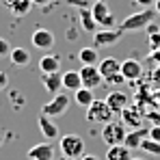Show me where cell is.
<instances>
[{
  "mask_svg": "<svg viewBox=\"0 0 160 160\" xmlns=\"http://www.w3.org/2000/svg\"><path fill=\"white\" fill-rule=\"evenodd\" d=\"M152 80H154V82H158V84H160V65L156 67V72L152 74Z\"/></svg>",
  "mask_w": 160,
  "mask_h": 160,
  "instance_id": "obj_35",
  "label": "cell"
},
{
  "mask_svg": "<svg viewBox=\"0 0 160 160\" xmlns=\"http://www.w3.org/2000/svg\"><path fill=\"white\" fill-rule=\"evenodd\" d=\"M58 147L65 158H80L84 154V138L80 134H65L58 138Z\"/></svg>",
  "mask_w": 160,
  "mask_h": 160,
  "instance_id": "obj_3",
  "label": "cell"
},
{
  "mask_svg": "<svg viewBox=\"0 0 160 160\" xmlns=\"http://www.w3.org/2000/svg\"><path fill=\"white\" fill-rule=\"evenodd\" d=\"M9 87V76H7V72H0V91H4Z\"/></svg>",
  "mask_w": 160,
  "mask_h": 160,
  "instance_id": "obj_31",
  "label": "cell"
},
{
  "mask_svg": "<svg viewBox=\"0 0 160 160\" xmlns=\"http://www.w3.org/2000/svg\"><path fill=\"white\" fill-rule=\"evenodd\" d=\"M80 26L84 28L87 32H98L100 26H98V22L93 20V15H91V11H87V9H80Z\"/></svg>",
  "mask_w": 160,
  "mask_h": 160,
  "instance_id": "obj_24",
  "label": "cell"
},
{
  "mask_svg": "<svg viewBox=\"0 0 160 160\" xmlns=\"http://www.w3.org/2000/svg\"><path fill=\"white\" fill-rule=\"evenodd\" d=\"M121 76L126 78V82H134L143 76V65L136 58H126L121 61Z\"/></svg>",
  "mask_w": 160,
  "mask_h": 160,
  "instance_id": "obj_11",
  "label": "cell"
},
{
  "mask_svg": "<svg viewBox=\"0 0 160 160\" xmlns=\"http://www.w3.org/2000/svg\"><path fill=\"white\" fill-rule=\"evenodd\" d=\"M152 119H154V126H160V112H152Z\"/></svg>",
  "mask_w": 160,
  "mask_h": 160,
  "instance_id": "obj_36",
  "label": "cell"
},
{
  "mask_svg": "<svg viewBox=\"0 0 160 160\" xmlns=\"http://www.w3.org/2000/svg\"><path fill=\"white\" fill-rule=\"evenodd\" d=\"M138 149H143V152H147V154H152V156H160V143L154 141V138H149V136L143 138V143H141Z\"/></svg>",
  "mask_w": 160,
  "mask_h": 160,
  "instance_id": "obj_26",
  "label": "cell"
},
{
  "mask_svg": "<svg viewBox=\"0 0 160 160\" xmlns=\"http://www.w3.org/2000/svg\"><path fill=\"white\" fill-rule=\"evenodd\" d=\"M78 58L82 65H98V48H82L78 50Z\"/></svg>",
  "mask_w": 160,
  "mask_h": 160,
  "instance_id": "obj_25",
  "label": "cell"
},
{
  "mask_svg": "<svg viewBox=\"0 0 160 160\" xmlns=\"http://www.w3.org/2000/svg\"><path fill=\"white\" fill-rule=\"evenodd\" d=\"M69 104H72V98L67 93H56V95H52V100L48 104H43V110L41 112L48 115V117H58V115L67 112Z\"/></svg>",
  "mask_w": 160,
  "mask_h": 160,
  "instance_id": "obj_5",
  "label": "cell"
},
{
  "mask_svg": "<svg viewBox=\"0 0 160 160\" xmlns=\"http://www.w3.org/2000/svg\"><path fill=\"white\" fill-rule=\"evenodd\" d=\"M82 87V78H80L78 69H67L63 74V89L65 91H78Z\"/></svg>",
  "mask_w": 160,
  "mask_h": 160,
  "instance_id": "obj_18",
  "label": "cell"
},
{
  "mask_svg": "<svg viewBox=\"0 0 160 160\" xmlns=\"http://www.w3.org/2000/svg\"><path fill=\"white\" fill-rule=\"evenodd\" d=\"M147 136L160 143V126H152V128H149V134H147Z\"/></svg>",
  "mask_w": 160,
  "mask_h": 160,
  "instance_id": "obj_30",
  "label": "cell"
},
{
  "mask_svg": "<svg viewBox=\"0 0 160 160\" xmlns=\"http://www.w3.org/2000/svg\"><path fill=\"white\" fill-rule=\"evenodd\" d=\"M106 160H132V149L126 145H112L106 152Z\"/></svg>",
  "mask_w": 160,
  "mask_h": 160,
  "instance_id": "obj_21",
  "label": "cell"
},
{
  "mask_svg": "<svg viewBox=\"0 0 160 160\" xmlns=\"http://www.w3.org/2000/svg\"><path fill=\"white\" fill-rule=\"evenodd\" d=\"M41 84H43V89L48 93L56 95L63 89V74L61 72H56V74H41Z\"/></svg>",
  "mask_w": 160,
  "mask_h": 160,
  "instance_id": "obj_13",
  "label": "cell"
},
{
  "mask_svg": "<svg viewBox=\"0 0 160 160\" xmlns=\"http://www.w3.org/2000/svg\"><path fill=\"white\" fill-rule=\"evenodd\" d=\"M132 160H143V158H132Z\"/></svg>",
  "mask_w": 160,
  "mask_h": 160,
  "instance_id": "obj_43",
  "label": "cell"
},
{
  "mask_svg": "<svg viewBox=\"0 0 160 160\" xmlns=\"http://www.w3.org/2000/svg\"><path fill=\"white\" fill-rule=\"evenodd\" d=\"M67 2H69V4H76V7H80V4H82L84 0H67Z\"/></svg>",
  "mask_w": 160,
  "mask_h": 160,
  "instance_id": "obj_39",
  "label": "cell"
},
{
  "mask_svg": "<svg viewBox=\"0 0 160 160\" xmlns=\"http://www.w3.org/2000/svg\"><path fill=\"white\" fill-rule=\"evenodd\" d=\"M30 41L37 50H50L54 46V32L50 28H37L32 35H30Z\"/></svg>",
  "mask_w": 160,
  "mask_h": 160,
  "instance_id": "obj_10",
  "label": "cell"
},
{
  "mask_svg": "<svg viewBox=\"0 0 160 160\" xmlns=\"http://www.w3.org/2000/svg\"><path fill=\"white\" fill-rule=\"evenodd\" d=\"M30 160H54V147L52 143H39V145H32L26 154Z\"/></svg>",
  "mask_w": 160,
  "mask_h": 160,
  "instance_id": "obj_12",
  "label": "cell"
},
{
  "mask_svg": "<svg viewBox=\"0 0 160 160\" xmlns=\"http://www.w3.org/2000/svg\"><path fill=\"white\" fill-rule=\"evenodd\" d=\"M9 58H11V63H13V65L24 67V65H28V63H30V52H28L26 48H11Z\"/></svg>",
  "mask_w": 160,
  "mask_h": 160,
  "instance_id": "obj_22",
  "label": "cell"
},
{
  "mask_svg": "<svg viewBox=\"0 0 160 160\" xmlns=\"http://www.w3.org/2000/svg\"><path fill=\"white\" fill-rule=\"evenodd\" d=\"M123 37L121 28H100L98 32H93V48H106L117 43Z\"/></svg>",
  "mask_w": 160,
  "mask_h": 160,
  "instance_id": "obj_6",
  "label": "cell"
},
{
  "mask_svg": "<svg viewBox=\"0 0 160 160\" xmlns=\"http://www.w3.org/2000/svg\"><path fill=\"white\" fill-rule=\"evenodd\" d=\"M2 143H4V138H2V134H0V147H2Z\"/></svg>",
  "mask_w": 160,
  "mask_h": 160,
  "instance_id": "obj_41",
  "label": "cell"
},
{
  "mask_svg": "<svg viewBox=\"0 0 160 160\" xmlns=\"http://www.w3.org/2000/svg\"><path fill=\"white\" fill-rule=\"evenodd\" d=\"M39 69H41V74H56V72H61V56L58 54H43L39 58Z\"/></svg>",
  "mask_w": 160,
  "mask_h": 160,
  "instance_id": "obj_14",
  "label": "cell"
},
{
  "mask_svg": "<svg viewBox=\"0 0 160 160\" xmlns=\"http://www.w3.org/2000/svg\"><path fill=\"white\" fill-rule=\"evenodd\" d=\"M134 2H136L138 7H143V9H152L156 0H134Z\"/></svg>",
  "mask_w": 160,
  "mask_h": 160,
  "instance_id": "obj_32",
  "label": "cell"
},
{
  "mask_svg": "<svg viewBox=\"0 0 160 160\" xmlns=\"http://www.w3.org/2000/svg\"><path fill=\"white\" fill-rule=\"evenodd\" d=\"M112 117H115V112L110 110L106 100H93V104L87 108V119L91 123H102L104 126L108 121H112Z\"/></svg>",
  "mask_w": 160,
  "mask_h": 160,
  "instance_id": "obj_4",
  "label": "cell"
},
{
  "mask_svg": "<svg viewBox=\"0 0 160 160\" xmlns=\"http://www.w3.org/2000/svg\"><path fill=\"white\" fill-rule=\"evenodd\" d=\"M158 13H156V9L152 7V9H141V11H136L132 15H128V18H123V22L119 24V28L126 32V30H141V28H147L152 22H154V18H156Z\"/></svg>",
  "mask_w": 160,
  "mask_h": 160,
  "instance_id": "obj_1",
  "label": "cell"
},
{
  "mask_svg": "<svg viewBox=\"0 0 160 160\" xmlns=\"http://www.w3.org/2000/svg\"><path fill=\"white\" fill-rule=\"evenodd\" d=\"M78 160H100V156H95V154H82Z\"/></svg>",
  "mask_w": 160,
  "mask_h": 160,
  "instance_id": "obj_34",
  "label": "cell"
},
{
  "mask_svg": "<svg viewBox=\"0 0 160 160\" xmlns=\"http://www.w3.org/2000/svg\"><path fill=\"white\" fill-rule=\"evenodd\" d=\"M78 72L82 78V87H87V89H98L104 84V78H102L98 65H82V69H78Z\"/></svg>",
  "mask_w": 160,
  "mask_h": 160,
  "instance_id": "obj_8",
  "label": "cell"
},
{
  "mask_svg": "<svg viewBox=\"0 0 160 160\" xmlns=\"http://www.w3.org/2000/svg\"><path fill=\"white\" fill-rule=\"evenodd\" d=\"M149 61H154L156 65H160V48H158V50H152V52H149Z\"/></svg>",
  "mask_w": 160,
  "mask_h": 160,
  "instance_id": "obj_33",
  "label": "cell"
},
{
  "mask_svg": "<svg viewBox=\"0 0 160 160\" xmlns=\"http://www.w3.org/2000/svg\"><path fill=\"white\" fill-rule=\"evenodd\" d=\"M35 4H32V0H15L7 11L11 13V15H15V18H22V15H26L30 13V9H32Z\"/></svg>",
  "mask_w": 160,
  "mask_h": 160,
  "instance_id": "obj_23",
  "label": "cell"
},
{
  "mask_svg": "<svg viewBox=\"0 0 160 160\" xmlns=\"http://www.w3.org/2000/svg\"><path fill=\"white\" fill-rule=\"evenodd\" d=\"M0 2H2V7H4V9H9V7H11L15 0H0Z\"/></svg>",
  "mask_w": 160,
  "mask_h": 160,
  "instance_id": "obj_38",
  "label": "cell"
},
{
  "mask_svg": "<svg viewBox=\"0 0 160 160\" xmlns=\"http://www.w3.org/2000/svg\"><path fill=\"white\" fill-rule=\"evenodd\" d=\"M154 9H156V13L160 15V0H156V2H154Z\"/></svg>",
  "mask_w": 160,
  "mask_h": 160,
  "instance_id": "obj_40",
  "label": "cell"
},
{
  "mask_svg": "<svg viewBox=\"0 0 160 160\" xmlns=\"http://www.w3.org/2000/svg\"><path fill=\"white\" fill-rule=\"evenodd\" d=\"M37 123H39V130H41V134H43V138H48V141L58 138V128H56V123H54L48 115L41 112L39 119H37Z\"/></svg>",
  "mask_w": 160,
  "mask_h": 160,
  "instance_id": "obj_16",
  "label": "cell"
},
{
  "mask_svg": "<svg viewBox=\"0 0 160 160\" xmlns=\"http://www.w3.org/2000/svg\"><path fill=\"white\" fill-rule=\"evenodd\" d=\"M91 15L98 22V26H102V28H112V24H115V15L110 13L106 0H98L93 4V9H91Z\"/></svg>",
  "mask_w": 160,
  "mask_h": 160,
  "instance_id": "obj_7",
  "label": "cell"
},
{
  "mask_svg": "<svg viewBox=\"0 0 160 160\" xmlns=\"http://www.w3.org/2000/svg\"><path fill=\"white\" fill-rule=\"evenodd\" d=\"M95 2H98V0H95Z\"/></svg>",
  "mask_w": 160,
  "mask_h": 160,
  "instance_id": "obj_44",
  "label": "cell"
},
{
  "mask_svg": "<svg viewBox=\"0 0 160 160\" xmlns=\"http://www.w3.org/2000/svg\"><path fill=\"white\" fill-rule=\"evenodd\" d=\"M9 54H11V43L0 37V58H2V56H9Z\"/></svg>",
  "mask_w": 160,
  "mask_h": 160,
  "instance_id": "obj_28",
  "label": "cell"
},
{
  "mask_svg": "<svg viewBox=\"0 0 160 160\" xmlns=\"http://www.w3.org/2000/svg\"><path fill=\"white\" fill-rule=\"evenodd\" d=\"M149 134V128H136V130H128L126 134V138H123V145L128 147V149H136V147H141V143H143V138Z\"/></svg>",
  "mask_w": 160,
  "mask_h": 160,
  "instance_id": "obj_17",
  "label": "cell"
},
{
  "mask_svg": "<svg viewBox=\"0 0 160 160\" xmlns=\"http://www.w3.org/2000/svg\"><path fill=\"white\" fill-rule=\"evenodd\" d=\"M61 160H78V158H65V156H63V158H61Z\"/></svg>",
  "mask_w": 160,
  "mask_h": 160,
  "instance_id": "obj_42",
  "label": "cell"
},
{
  "mask_svg": "<svg viewBox=\"0 0 160 160\" xmlns=\"http://www.w3.org/2000/svg\"><path fill=\"white\" fill-rule=\"evenodd\" d=\"M121 121H123V126L126 128H130V130H136V128H141V115L134 110L132 106H128L123 112H121Z\"/></svg>",
  "mask_w": 160,
  "mask_h": 160,
  "instance_id": "obj_20",
  "label": "cell"
},
{
  "mask_svg": "<svg viewBox=\"0 0 160 160\" xmlns=\"http://www.w3.org/2000/svg\"><path fill=\"white\" fill-rule=\"evenodd\" d=\"M126 82V78L121 76V74H117V76H110V78L104 80V84H110V87H115V84H123Z\"/></svg>",
  "mask_w": 160,
  "mask_h": 160,
  "instance_id": "obj_29",
  "label": "cell"
},
{
  "mask_svg": "<svg viewBox=\"0 0 160 160\" xmlns=\"http://www.w3.org/2000/svg\"><path fill=\"white\" fill-rule=\"evenodd\" d=\"M98 69H100L102 78L106 80V78H110V76H117V74H121V61H117V58L108 56V58H104V61H100Z\"/></svg>",
  "mask_w": 160,
  "mask_h": 160,
  "instance_id": "obj_15",
  "label": "cell"
},
{
  "mask_svg": "<svg viewBox=\"0 0 160 160\" xmlns=\"http://www.w3.org/2000/svg\"><path fill=\"white\" fill-rule=\"evenodd\" d=\"M106 104L110 106V110L115 115H121L126 108L130 106V95L123 93V91H110L106 95Z\"/></svg>",
  "mask_w": 160,
  "mask_h": 160,
  "instance_id": "obj_9",
  "label": "cell"
},
{
  "mask_svg": "<svg viewBox=\"0 0 160 160\" xmlns=\"http://www.w3.org/2000/svg\"><path fill=\"white\" fill-rule=\"evenodd\" d=\"M149 48H152V50H158L160 48V30L149 32Z\"/></svg>",
  "mask_w": 160,
  "mask_h": 160,
  "instance_id": "obj_27",
  "label": "cell"
},
{
  "mask_svg": "<svg viewBox=\"0 0 160 160\" xmlns=\"http://www.w3.org/2000/svg\"><path fill=\"white\" fill-rule=\"evenodd\" d=\"M128 134V128L123 126V121H108L102 126V141L106 143L108 147L112 145H123V138Z\"/></svg>",
  "mask_w": 160,
  "mask_h": 160,
  "instance_id": "obj_2",
  "label": "cell"
},
{
  "mask_svg": "<svg viewBox=\"0 0 160 160\" xmlns=\"http://www.w3.org/2000/svg\"><path fill=\"white\" fill-rule=\"evenodd\" d=\"M48 2H50V0H32V4H35V7H46Z\"/></svg>",
  "mask_w": 160,
  "mask_h": 160,
  "instance_id": "obj_37",
  "label": "cell"
},
{
  "mask_svg": "<svg viewBox=\"0 0 160 160\" xmlns=\"http://www.w3.org/2000/svg\"><path fill=\"white\" fill-rule=\"evenodd\" d=\"M93 100H95V98H93V89L80 87L78 91H74V102H76L80 108H84V110L93 104Z\"/></svg>",
  "mask_w": 160,
  "mask_h": 160,
  "instance_id": "obj_19",
  "label": "cell"
}]
</instances>
